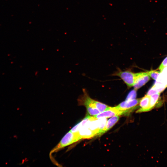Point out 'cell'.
Masks as SVG:
<instances>
[{
  "instance_id": "obj_1",
  "label": "cell",
  "mask_w": 167,
  "mask_h": 167,
  "mask_svg": "<svg viewBox=\"0 0 167 167\" xmlns=\"http://www.w3.org/2000/svg\"><path fill=\"white\" fill-rule=\"evenodd\" d=\"M83 94L79 98L78 101L80 105H84L90 115L95 116L100 112L95 105L94 100L89 97L85 89H83Z\"/></svg>"
},
{
  "instance_id": "obj_2",
  "label": "cell",
  "mask_w": 167,
  "mask_h": 167,
  "mask_svg": "<svg viewBox=\"0 0 167 167\" xmlns=\"http://www.w3.org/2000/svg\"><path fill=\"white\" fill-rule=\"evenodd\" d=\"M81 139L77 132L73 133L70 131L65 135L60 142L52 150L50 153L56 152Z\"/></svg>"
},
{
  "instance_id": "obj_3",
  "label": "cell",
  "mask_w": 167,
  "mask_h": 167,
  "mask_svg": "<svg viewBox=\"0 0 167 167\" xmlns=\"http://www.w3.org/2000/svg\"><path fill=\"white\" fill-rule=\"evenodd\" d=\"M141 98L125 100L119 104L116 107L123 112V115H129L139 107Z\"/></svg>"
},
{
  "instance_id": "obj_4",
  "label": "cell",
  "mask_w": 167,
  "mask_h": 167,
  "mask_svg": "<svg viewBox=\"0 0 167 167\" xmlns=\"http://www.w3.org/2000/svg\"><path fill=\"white\" fill-rule=\"evenodd\" d=\"M160 72L153 85L160 93L167 87V66L164 67Z\"/></svg>"
},
{
  "instance_id": "obj_5",
  "label": "cell",
  "mask_w": 167,
  "mask_h": 167,
  "mask_svg": "<svg viewBox=\"0 0 167 167\" xmlns=\"http://www.w3.org/2000/svg\"><path fill=\"white\" fill-rule=\"evenodd\" d=\"M116 75L120 77L130 88L133 86L136 77V73L129 71H119Z\"/></svg>"
},
{
  "instance_id": "obj_6",
  "label": "cell",
  "mask_w": 167,
  "mask_h": 167,
  "mask_svg": "<svg viewBox=\"0 0 167 167\" xmlns=\"http://www.w3.org/2000/svg\"><path fill=\"white\" fill-rule=\"evenodd\" d=\"M150 77L148 71L136 73L135 80L133 86L134 89L137 90L140 88L148 81Z\"/></svg>"
},
{
  "instance_id": "obj_7",
  "label": "cell",
  "mask_w": 167,
  "mask_h": 167,
  "mask_svg": "<svg viewBox=\"0 0 167 167\" xmlns=\"http://www.w3.org/2000/svg\"><path fill=\"white\" fill-rule=\"evenodd\" d=\"M122 115H123V112L118 110L116 107H109L105 110L95 116L94 117L96 118H106Z\"/></svg>"
},
{
  "instance_id": "obj_8",
  "label": "cell",
  "mask_w": 167,
  "mask_h": 167,
  "mask_svg": "<svg viewBox=\"0 0 167 167\" xmlns=\"http://www.w3.org/2000/svg\"><path fill=\"white\" fill-rule=\"evenodd\" d=\"M139 108L136 111V113L149 111L150 108V96L146 95L141 98L139 104Z\"/></svg>"
},
{
  "instance_id": "obj_9",
  "label": "cell",
  "mask_w": 167,
  "mask_h": 167,
  "mask_svg": "<svg viewBox=\"0 0 167 167\" xmlns=\"http://www.w3.org/2000/svg\"><path fill=\"white\" fill-rule=\"evenodd\" d=\"M77 132L81 139H89L96 136V134L89 128L88 125L81 128Z\"/></svg>"
},
{
  "instance_id": "obj_10",
  "label": "cell",
  "mask_w": 167,
  "mask_h": 167,
  "mask_svg": "<svg viewBox=\"0 0 167 167\" xmlns=\"http://www.w3.org/2000/svg\"><path fill=\"white\" fill-rule=\"evenodd\" d=\"M119 118L118 116L113 117L107 121L105 127L101 132L100 136L110 130L117 122Z\"/></svg>"
},
{
  "instance_id": "obj_11",
  "label": "cell",
  "mask_w": 167,
  "mask_h": 167,
  "mask_svg": "<svg viewBox=\"0 0 167 167\" xmlns=\"http://www.w3.org/2000/svg\"><path fill=\"white\" fill-rule=\"evenodd\" d=\"M160 93H157L150 96V108L151 110L159 106Z\"/></svg>"
},
{
  "instance_id": "obj_12",
  "label": "cell",
  "mask_w": 167,
  "mask_h": 167,
  "mask_svg": "<svg viewBox=\"0 0 167 167\" xmlns=\"http://www.w3.org/2000/svg\"><path fill=\"white\" fill-rule=\"evenodd\" d=\"M94 102L96 107L100 113L105 110L109 107L106 105L95 100H94Z\"/></svg>"
},
{
  "instance_id": "obj_13",
  "label": "cell",
  "mask_w": 167,
  "mask_h": 167,
  "mask_svg": "<svg viewBox=\"0 0 167 167\" xmlns=\"http://www.w3.org/2000/svg\"><path fill=\"white\" fill-rule=\"evenodd\" d=\"M148 72L150 77L155 80L160 73L159 71L155 70H152L148 71Z\"/></svg>"
},
{
  "instance_id": "obj_14",
  "label": "cell",
  "mask_w": 167,
  "mask_h": 167,
  "mask_svg": "<svg viewBox=\"0 0 167 167\" xmlns=\"http://www.w3.org/2000/svg\"><path fill=\"white\" fill-rule=\"evenodd\" d=\"M136 90H134L131 91L128 95L126 97V100H131L135 99L136 96Z\"/></svg>"
},
{
  "instance_id": "obj_15",
  "label": "cell",
  "mask_w": 167,
  "mask_h": 167,
  "mask_svg": "<svg viewBox=\"0 0 167 167\" xmlns=\"http://www.w3.org/2000/svg\"><path fill=\"white\" fill-rule=\"evenodd\" d=\"M167 66V57L162 62L159 67V70L161 71L164 67Z\"/></svg>"
}]
</instances>
